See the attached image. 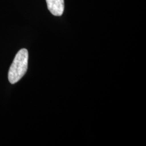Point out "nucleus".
Segmentation results:
<instances>
[{
	"label": "nucleus",
	"instance_id": "1",
	"mask_svg": "<svg viewBox=\"0 0 146 146\" xmlns=\"http://www.w3.org/2000/svg\"><path fill=\"white\" fill-rule=\"evenodd\" d=\"M29 52L27 49H21L16 54L8 71V80L10 83L15 84L19 81L28 68Z\"/></svg>",
	"mask_w": 146,
	"mask_h": 146
},
{
	"label": "nucleus",
	"instance_id": "2",
	"mask_svg": "<svg viewBox=\"0 0 146 146\" xmlns=\"http://www.w3.org/2000/svg\"><path fill=\"white\" fill-rule=\"evenodd\" d=\"M47 8L53 15L60 16L64 10V0H46Z\"/></svg>",
	"mask_w": 146,
	"mask_h": 146
}]
</instances>
